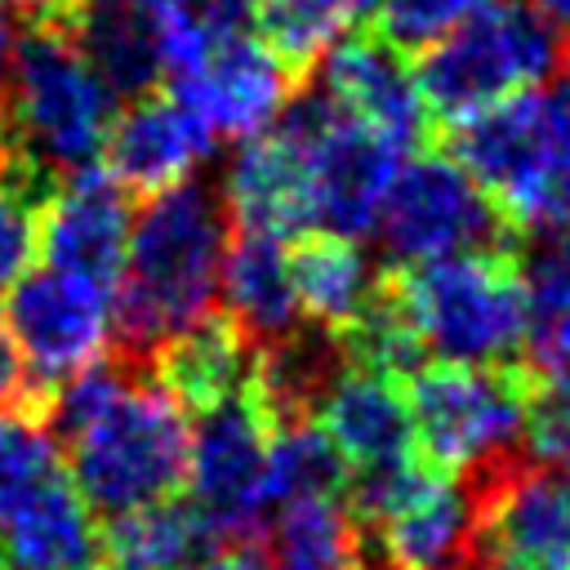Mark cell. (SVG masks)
<instances>
[{
    "instance_id": "7402d4cb",
    "label": "cell",
    "mask_w": 570,
    "mask_h": 570,
    "mask_svg": "<svg viewBox=\"0 0 570 570\" xmlns=\"http://www.w3.org/2000/svg\"><path fill=\"white\" fill-rule=\"evenodd\" d=\"M218 552L214 534L187 499H156L107 517L102 525V566L107 570H191Z\"/></svg>"
},
{
    "instance_id": "ab89813d",
    "label": "cell",
    "mask_w": 570,
    "mask_h": 570,
    "mask_svg": "<svg viewBox=\"0 0 570 570\" xmlns=\"http://www.w3.org/2000/svg\"><path fill=\"white\" fill-rule=\"evenodd\" d=\"M89 570H107V566H89Z\"/></svg>"
},
{
    "instance_id": "f35d334b",
    "label": "cell",
    "mask_w": 570,
    "mask_h": 570,
    "mask_svg": "<svg viewBox=\"0 0 570 570\" xmlns=\"http://www.w3.org/2000/svg\"><path fill=\"white\" fill-rule=\"evenodd\" d=\"M0 570H9V561H4V557H0Z\"/></svg>"
},
{
    "instance_id": "e0dca14e",
    "label": "cell",
    "mask_w": 570,
    "mask_h": 570,
    "mask_svg": "<svg viewBox=\"0 0 570 570\" xmlns=\"http://www.w3.org/2000/svg\"><path fill=\"white\" fill-rule=\"evenodd\" d=\"M58 27L116 98H142L165 80L160 22L142 0H76Z\"/></svg>"
},
{
    "instance_id": "3957f363",
    "label": "cell",
    "mask_w": 570,
    "mask_h": 570,
    "mask_svg": "<svg viewBox=\"0 0 570 570\" xmlns=\"http://www.w3.org/2000/svg\"><path fill=\"white\" fill-rule=\"evenodd\" d=\"M410 67L432 129L441 134L508 94L552 80L570 58L525 0H481L450 31L414 49Z\"/></svg>"
},
{
    "instance_id": "ffe728a7",
    "label": "cell",
    "mask_w": 570,
    "mask_h": 570,
    "mask_svg": "<svg viewBox=\"0 0 570 570\" xmlns=\"http://www.w3.org/2000/svg\"><path fill=\"white\" fill-rule=\"evenodd\" d=\"M218 294H223V312L240 325V334L254 347L289 334L294 325H303L298 303H294V285H289L281 236L232 227L227 249H223Z\"/></svg>"
},
{
    "instance_id": "ac0fdd59",
    "label": "cell",
    "mask_w": 570,
    "mask_h": 570,
    "mask_svg": "<svg viewBox=\"0 0 570 570\" xmlns=\"http://www.w3.org/2000/svg\"><path fill=\"white\" fill-rule=\"evenodd\" d=\"M254 365V343L240 334V325L227 312H205L174 338H165L147 374L183 405V410H209L236 392H245Z\"/></svg>"
},
{
    "instance_id": "603a6c76",
    "label": "cell",
    "mask_w": 570,
    "mask_h": 570,
    "mask_svg": "<svg viewBox=\"0 0 570 570\" xmlns=\"http://www.w3.org/2000/svg\"><path fill=\"white\" fill-rule=\"evenodd\" d=\"M263 557L276 570H361L365 525L347 499H289L258 530Z\"/></svg>"
},
{
    "instance_id": "74e56055",
    "label": "cell",
    "mask_w": 570,
    "mask_h": 570,
    "mask_svg": "<svg viewBox=\"0 0 570 570\" xmlns=\"http://www.w3.org/2000/svg\"><path fill=\"white\" fill-rule=\"evenodd\" d=\"M566 494H570V459H566Z\"/></svg>"
},
{
    "instance_id": "4316f807",
    "label": "cell",
    "mask_w": 570,
    "mask_h": 570,
    "mask_svg": "<svg viewBox=\"0 0 570 570\" xmlns=\"http://www.w3.org/2000/svg\"><path fill=\"white\" fill-rule=\"evenodd\" d=\"M481 0H374L370 27H379L401 49H423L441 31H450Z\"/></svg>"
},
{
    "instance_id": "8d00e7d4",
    "label": "cell",
    "mask_w": 570,
    "mask_h": 570,
    "mask_svg": "<svg viewBox=\"0 0 570 570\" xmlns=\"http://www.w3.org/2000/svg\"><path fill=\"white\" fill-rule=\"evenodd\" d=\"M142 4H151V9H169V4H183V0H142Z\"/></svg>"
},
{
    "instance_id": "e575fe53",
    "label": "cell",
    "mask_w": 570,
    "mask_h": 570,
    "mask_svg": "<svg viewBox=\"0 0 570 570\" xmlns=\"http://www.w3.org/2000/svg\"><path fill=\"white\" fill-rule=\"evenodd\" d=\"M13 156H18V138H13V129H9V120L0 111V183H4L9 165H13Z\"/></svg>"
},
{
    "instance_id": "4dcf8cb0",
    "label": "cell",
    "mask_w": 570,
    "mask_h": 570,
    "mask_svg": "<svg viewBox=\"0 0 570 570\" xmlns=\"http://www.w3.org/2000/svg\"><path fill=\"white\" fill-rule=\"evenodd\" d=\"M191 570H276L267 557H263V548H254V543H227L223 552H209L200 566H191Z\"/></svg>"
},
{
    "instance_id": "ba28073f",
    "label": "cell",
    "mask_w": 570,
    "mask_h": 570,
    "mask_svg": "<svg viewBox=\"0 0 570 570\" xmlns=\"http://www.w3.org/2000/svg\"><path fill=\"white\" fill-rule=\"evenodd\" d=\"M272 428L249 392H236L209 410L187 432V503L205 521L218 548L254 543L263 530V468H267Z\"/></svg>"
},
{
    "instance_id": "d590c367",
    "label": "cell",
    "mask_w": 570,
    "mask_h": 570,
    "mask_svg": "<svg viewBox=\"0 0 570 570\" xmlns=\"http://www.w3.org/2000/svg\"><path fill=\"white\" fill-rule=\"evenodd\" d=\"M361 570H396V566H392V561H365Z\"/></svg>"
},
{
    "instance_id": "d4e9b609",
    "label": "cell",
    "mask_w": 570,
    "mask_h": 570,
    "mask_svg": "<svg viewBox=\"0 0 570 570\" xmlns=\"http://www.w3.org/2000/svg\"><path fill=\"white\" fill-rule=\"evenodd\" d=\"M338 494H347V463L338 445L325 436V428L316 419L272 428L263 503L281 508L289 499H338Z\"/></svg>"
},
{
    "instance_id": "cb8c5ba5",
    "label": "cell",
    "mask_w": 570,
    "mask_h": 570,
    "mask_svg": "<svg viewBox=\"0 0 570 570\" xmlns=\"http://www.w3.org/2000/svg\"><path fill=\"white\" fill-rule=\"evenodd\" d=\"M370 13H374V0H258L254 27L298 89L316 76L330 45L347 27L370 22Z\"/></svg>"
},
{
    "instance_id": "7c38bea8",
    "label": "cell",
    "mask_w": 570,
    "mask_h": 570,
    "mask_svg": "<svg viewBox=\"0 0 570 570\" xmlns=\"http://www.w3.org/2000/svg\"><path fill=\"white\" fill-rule=\"evenodd\" d=\"M169 94L214 138H254L281 116L294 94V80L272 58V49L245 31L214 40L187 76L169 80Z\"/></svg>"
},
{
    "instance_id": "2e32d148",
    "label": "cell",
    "mask_w": 570,
    "mask_h": 570,
    "mask_svg": "<svg viewBox=\"0 0 570 570\" xmlns=\"http://www.w3.org/2000/svg\"><path fill=\"white\" fill-rule=\"evenodd\" d=\"M316 423L338 445L347 476L419 454L401 379L343 365V374L330 383V392L316 405Z\"/></svg>"
},
{
    "instance_id": "836d02e7",
    "label": "cell",
    "mask_w": 570,
    "mask_h": 570,
    "mask_svg": "<svg viewBox=\"0 0 570 570\" xmlns=\"http://www.w3.org/2000/svg\"><path fill=\"white\" fill-rule=\"evenodd\" d=\"M13 40H18V27L9 18V4L0 0V98H4V85H9V62H13Z\"/></svg>"
},
{
    "instance_id": "83f0119b",
    "label": "cell",
    "mask_w": 570,
    "mask_h": 570,
    "mask_svg": "<svg viewBox=\"0 0 570 570\" xmlns=\"http://www.w3.org/2000/svg\"><path fill=\"white\" fill-rule=\"evenodd\" d=\"M36 263V209L0 187V298Z\"/></svg>"
},
{
    "instance_id": "484cf974",
    "label": "cell",
    "mask_w": 570,
    "mask_h": 570,
    "mask_svg": "<svg viewBox=\"0 0 570 570\" xmlns=\"http://www.w3.org/2000/svg\"><path fill=\"white\" fill-rule=\"evenodd\" d=\"M62 476H67L62 445L40 423V414L4 410L0 414V521Z\"/></svg>"
},
{
    "instance_id": "d6a6232c",
    "label": "cell",
    "mask_w": 570,
    "mask_h": 570,
    "mask_svg": "<svg viewBox=\"0 0 570 570\" xmlns=\"http://www.w3.org/2000/svg\"><path fill=\"white\" fill-rule=\"evenodd\" d=\"M4 4L18 9L27 22H62L76 0H4Z\"/></svg>"
},
{
    "instance_id": "9a60e30c",
    "label": "cell",
    "mask_w": 570,
    "mask_h": 570,
    "mask_svg": "<svg viewBox=\"0 0 570 570\" xmlns=\"http://www.w3.org/2000/svg\"><path fill=\"white\" fill-rule=\"evenodd\" d=\"M223 205L232 227L267 232V236H298L312 227V178H307V151L303 142L267 125L254 138H240L227 178H223Z\"/></svg>"
},
{
    "instance_id": "1f68e13d",
    "label": "cell",
    "mask_w": 570,
    "mask_h": 570,
    "mask_svg": "<svg viewBox=\"0 0 570 570\" xmlns=\"http://www.w3.org/2000/svg\"><path fill=\"white\" fill-rule=\"evenodd\" d=\"M530 9L548 22V31L561 40V49L570 58V0H530Z\"/></svg>"
},
{
    "instance_id": "30bf717a",
    "label": "cell",
    "mask_w": 570,
    "mask_h": 570,
    "mask_svg": "<svg viewBox=\"0 0 570 570\" xmlns=\"http://www.w3.org/2000/svg\"><path fill=\"white\" fill-rule=\"evenodd\" d=\"M129 191L98 165L71 169L36 209V254L45 267L80 276L102 294H116L129 245Z\"/></svg>"
},
{
    "instance_id": "6da1fadb",
    "label": "cell",
    "mask_w": 570,
    "mask_h": 570,
    "mask_svg": "<svg viewBox=\"0 0 570 570\" xmlns=\"http://www.w3.org/2000/svg\"><path fill=\"white\" fill-rule=\"evenodd\" d=\"M227 236L223 196L196 178L142 196L111 294V352L120 361L147 370L165 338L214 312Z\"/></svg>"
},
{
    "instance_id": "f1b7e54d",
    "label": "cell",
    "mask_w": 570,
    "mask_h": 570,
    "mask_svg": "<svg viewBox=\"0 0 570 570\" xmlns=\"http://www.w3.org/2000/svg\"><path fill=\"white\" fill-rule=\"evenodd\" d=\"M40 405H45V392H40L36 379L27 374V365H22V356H18L13 338H9V330H4V321H0V414H4V410L40 414Z\"/></svg>"
},
{
    "instance_id": "5b68a950",
    "label": "cell",
    "mask_w": 570,
    "mask_h": 570,
    "mask_svg": "<svg viewBox=\"0 0 570 570\" xmlns=\"http://www.w3.org/2000/svg\"><path fill=\"white\" fill-rule=\"evenodd\" d=\"M187 410L142 370L120 396L62 445L67 476L94 517L169 499L187 468Z\"/></svg>"
},
{
    "instance_id": "7a4b0ae2",
    "label": "cell",
    "mask_w": 570,
    "mask_h": 570,
    "mask_svg": "<svg viewBox=\"0 0 570 570\" xmlns=\"http://www.w3.org/2000/svg\"><path fill=\"white\" fill-rule=\"evenodd\" d=\"M387 281L428 361L503 365L525 347V285L517 245L468 249L428 263H396Z\"/></svg>"
},
{
    "instance_id": "8fae6325",
    "label": "cell",
    "mask_w": 570,
    "mask_h": 570,
    "mask_svg": "<svg viewBox=\"0 0 570 570\" xmlns=\"http://www.w3.org/2000/svg\"><path fill=\"white\" fill-rule=\"evenodd\" d=\"M352 120L387 138L396 151H423L436 129L419 98L410 49L387 40L379 27L356 22V31H343L325 53V85H321Z\"/></svg>"
},
{
    "instance_id": "44dd1931",
    "label": "cell",
    "mask_w": 570,
    "mask_h": 570,
    "mask_svg": "<svg viewBox=\"0 0 570 570\" xmlns=\"http://www.w3.org/2000/svg\"><path fill=\"white\" fill-rule=\"evenodd\" d=\"M285 267H289L298 316L330 334H338L365 307L379 281L365 249L338 232H298L294 249L285 254Z\"/></svg>"
},
{
    "instance_id": "8992f818",
    "label": "cell",
    "mask_w": 570,
    "mask_h": 570,
    "mask_svg": "<svg viewBox=\"0 0 570 570\" xmlns=\"http://www.w3.org/2000/svg\"><path fill=\"white\" fill-rule=\"evenodd\" d=\"M120 98L94 76L58 22H31L13 40L0 111L27 156L49 174H71L102 160Z\"/></svg>"
},
{
    "instance_id": "277c9868",
    "label": "cell",
    "mask_w": 570,
    "mask_h": 570,
    "mask_svg": "<svg viewBox=\"0 0 570 570\" xmlns=\"http://www.w3.org/2000/svg\"><path fill=\"white\" fill-rule=\"evenodd\" d=\"M414 445L445 476H476L525 454L534 374L525 361L463 365L423 361L401 379Z\"/></svg>"
},
{
    "instance_id": "9c48e42d",
    "label": "cell",
    "mask_w": 570,
    "mask_h": 570,
    "mask_svg": "<svg viewBox=\"0 0 570 570\" xmlns=\"http://www.w3.org/2000/svg\"><path fill=\"white\" fill-rule=\"evenodd\" d=\"M4 330L40 392L111 352V294L40 267L4 289Z\"/></svg>"
},
{
    "instance_id": "f546056e",
    "label": "cell",
    "mask_w": 570,
    "mask_h": 570,
    "mask_svg": "<svg viewBox=\"0 0 570 570\" xmlns=\"http://www.w3.org/2000/svg\"><path fill=\"white\" fill-rule=\"evenodd\" d=\"M187 13L214 36V40H227V36H245L254 27V9L258 0H183Z\"/></svg>"
},
{
    "instance_id": "52a82bcc",
    "label": "cell",
    "mask_w": 570,
    "mask_h": 570,
    "mask_svg": "<svg viewBox=\"0 0 570 570\" xmlns=\"http://www.w3.org/2000/svg\"><path fill=\"white\" fill-rule=\"evenodd\" d=\"M374 227L383 232V245L396 263H428L445 254L517 245L494 205L485 200V191L445 151L428 147L396 169Z\"/></svg>"
},
{
    "instance_id": "5bb4252c",
    "label": "cell",
    "mask_w": 570,
    "mask_h": 570,
    "mask_svg": "<svg viewBox=\"0 0 570 570\" xmlns=\"http://www.w3.org/2000/svg\"><path fill=\"white\" fill-rule=\"evenodd\" d=\"M476 494L468 481L428 472L365 534L379 539L396 570H476Z\"/></svg>"
},
{
    "instance_id": "d6986e66",
    "label": "cell",
    "mask_w": 570,
    "mask_h": 570,
    "mask_svg": "<svg viewBox=\"0 0 570 570\" xmlns=\"http://www.w3.org/2000/svg\"><path fill=\"white\" fill-rule=\"evenodd\" d=\"M9 570H89L102 566V525L71 476L40 490L0 521Z\"/></svg>"
},
{
    "instance_id": "4fadbf2b",
    "label": "cell",
    "mask_w": 570,
    "mask_h": 570,
    "mask_svg": "<svg viewBox=\"0 0 570 570\" xmlns=\"http://www.w3.org/2000/svg\"><path fill=\"white\" fill-rule=\"evenodd\" d=\"M214 151V134L165 89L129 98L116 107V120L102 142V169L129 196H156L196 174V165Z\"/></svg>"
}]
</instances>
